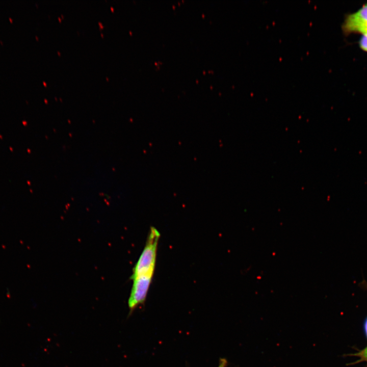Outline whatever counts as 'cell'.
Masks as SVG:
<instances>
[{"label":"cell","instance_id":"obj_1","mask_svg":"<svg viewBox=\"0 0 367 367\" xmlns=\"http://www.w3.org/2000/svg\"><path fill=\"white\" fill-rule=\"evenodd\" d=\"M159 238L158 230L151 228L145 247L134 268L132 279L140 275L153 274Z\"/></svg>","mask_w":367,"mask_h":367},{"label":"cell","instance_id":"obj_6","mask_svg":"<svg viewBox=\"0 0 367 367\" xmlns=\"http://www.w3.org/2000/svg\"><path fill=\"white\" fill-rule=\"evenodd\" d=\"M227 361L225 358H221L219 360V363L218 367H227Z\"/></svg>","mask_w":367,"mask_h":367},{"label":"cell","instance_id":"obj_7","mask_svg":"<svg viewBox=\"0 0 367 367\" xmlns=\"http://www.w3.org/2000/svg\"><path fill=\"white\" fill-rule=\"evenodd\" d=\"M364 330L367 338V317L365 319L364 323Z\"/></svg>","mask_w":367,"mask_h":367},{"label":"cell","instance_id":"obj_2","mask_svg":"<svg viewBox=\"0 0 367 367\" xmlns=\"http://www.w3.org/2000/svg\"><path fill=\"white\" fill-rule=\"evenodd\" d=\"M153 275V274L143 275L133 278V284L128 300L130 312L133 311L138 306L144 302Z\"/></svg>","mask_w":367,"mask_h":367},{"label":"cell","instance_id":"obj_4","mask_svg":"<svg viewBox=\"0 0 367 367\" xmlns=\"http://www.w3.org/2000/svg\"><path fill=\"white\" fill-rule=\"evenodd\" d=\"M353 355L359 357V360H358V362H367V346L360 351L355 353Z\"/></svg>","mask_w":367,"mask_h":367},{"label":"cell","instance_id":"obj_5","mask_svg":"<svg viewBox=\"0 0 367 367\" xmlns=\"http://www.w3.org/2000/svg\"><path fill=\"white\" fill-rule=\"evenodd\" d=\"M359 44L363 50L367 52V33L362 35L359 40Z\"/></svg>","mask_w":367,"mask_h":367},{"label":"cell","instance_id":"obj_8","mask_svg":"<svg viewBox=\"0 0 367 367\" xmlns=\"http://www.w3.org/2000/svg\"><path fill=\"white\" fill-rule=\"evenodd\" d=\"M365 285V286L366 289H367V284H365V285Z\"/></svg>","mask_w":367,"mask_h":367},{"label":"cell","instance_id":"obj_3","mask_svg":"<svg viewBox=\"0 0 367 367\" xmlns=\"http://www.w3.org/2000/svg\"><path fill=\"white\" fill-rule=\"evenodd\" d=\"M342 29L346 35L353 33H367V4L357 12L348 15Z\"/></svg>","mask_w":367,"mask_h":367}]
</instances>
